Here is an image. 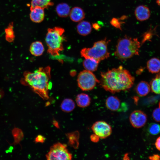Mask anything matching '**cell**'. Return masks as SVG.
Wrapping results in <instances>:
<instances>
[{
	"label": "cell",
	"mask_w": 160,
	"mask_h": 160,
	"mask_svg": "<svg viewBox=\"0 0 160 160\" xmlns=\"http://www.w3.org/2000/svg\"><path fill=\"white\" fill-rule=\"evenodd\" d=\"M100 86L112 93L128 90L133 85L135 78L122 66L105 72H101Z\"/></svg>",
	"instance_id": "cell-1"
},
{
	"label": "cell",
	"mask_w": 160,
	"mask_h": 160,
	"mask_svg": "<svg viewBox=\"0 0 160 160\" xmlns=\"http://www.w3.org/2000/svg\"><path fill=\"white\" fill-rule=\"evenodd\" d=\"M51 70V68L47 66L39 68L33 72L26 71L24 74L26 84L44 100L49 98Z\"/></svg>",
	"instance_id": "cell-2"
},
{
	"label": "cell",
	"mask_w": 160,
	"mask_h": 160,
	"mask_svg": "<svg viewBox=\"0 0 160 160\" xmlns=\"http://www.w3.org/2000/svg\"><path fill=\"white\" fill-rule=\"evenodd\" d=\"M141 45L137 38H132L125 35L118 39L114 55L120 60H126L139 55Z\"/></svg>",
	"instance_id": "cell-3"
},
{
	"label": "cell",
	"mask_w": 160,
	"mask_h": 160,
	"mask_svg": "<svg viewBox=\"0 0 160 160\" xmlns=\"http://www.w3.org/2000/svg\"><path fill=\"white\" fill-rule=\"evenodd\" d=\"M64 31L63 28L57 27L47 30L45 39L48 48L47 52L53 56H59L60 52L63 49Z\"/></svg>",
	"instance_id": "cell-4"
},
{
	"label": "cell",
	"mask_w": 160,
	"mask_h": 160,
	"mask_svg": "<svg viewBox=\"0 0 160 160\" xmlns=\"http://www.w3.org/2000/svg\"><path fill=\"white\" fill-rule=\"evenodd\" d=\"M110 41L106 38L94 43L90 48H85L81 51V55L85 58H92L100 62L109 57L108 46Z\"/></svg>",
	"instance_id": "cell-5"
},
{
	"label": "cell",
	"mask_w": 160,
	"mask_h": 160,
	"mask_svg": "<svg viewBox=\"0 0 160 160\" xmlns=\"http://www.w3.org/2000/svg\"><path fill=\"white\" fill-rule=\"evenodd\" d=\"M67 145L60 143H55L51 146L46 155L47 160H71L72 154L68 151Z\"/></svg>",
	"instance_id": "cell-6"
},
{
	"label": "cell",
	"mask_w": 160,
	"mask_h": 160,
	"mask_svg": "<svg viewBox=\"0 0 160 160\" xmlns=\"http://www.w3.org/2000/svg\"><path fill=\"white\" fill-rule=\"evenodd\" d=\"M79 87L83 91L92 89L100 80L92 72L86 70L82 71L79 74L77 79Z\"/></svg>",
	"instance_id": "cell-7"
},
{
	"label": "cell",
	"mask_w": 160,
	"mask_h": 160,
	"mask_svg": "<svg viewBox=\"0 0 160 160\" xmlns=\"http://www.w3.org/2000/svg\"><path fill=\"white\" fill-rule=\"evenodd\" d=\"M91 128L94 134L100 138H105L109 136L112 132L111 127L104 121L95 122L92 125Z\"/></svg>",
	"instance_id": "cell-8"
},
{
	"label": "cell",
	"mask_w": 160,
	"mask_h": 160,
	"mask_svg": "<svg viewBox=\"0 0 160 160\" xmlns=\"http://www.w3.org/2000/svg\"><path fill=\"white\" fill-rule=\"evenodd\" d=\"M129 119L132 126L135 128L143 126L147 120L146 114L140 110H135L130 115Z\"/></svg>",
	"instance_id": "cell-9"
},
{
	"label": "cell",
	"mask_w": 160,
	"mask_h": 160,
	"mask_svg": "<svg viewBox=\"0 0 160 160\" xmlns=\"http://www.w3.org/2000/svg\"><path fill=\"white\" fill-rule=\"evenodd\" d=\"M44 9L39 7L30 9V17L31 20L36 23H39L43 21L45 16Z\"/></svg>",
	"instance_id": "cell-10"
},
{
	"label": "cell",
	"mask_w": 160,
	"mask_h": 160,
	"mask_svg": "<svg viewBox=\"0 0 160 160\" xmlns=\"http://www.w3.org/2000/svg\"><path fill=\"white\" fill-rule=\"evenodd\" d=\"M135 14L137 20L140 21H143L149 18L150 12L147 7L143 5H140L136 8Z\"/></svg>",
	"instance_id": "cell-11"
},
{
	"label": "cell",
	"mask_w": 160,
	"mask_h": 160,
	"mask_svg": "<svg viewBox=\"0 0 160 160\" xmlns=\"http://www.w3.org/2000/svg\"><path fill=\"white\" fill-rule=\"evenodd\" d=\"M69 16L71 20L74 22L81 21L85 17V13L81 8L75 7L71 10Z\"/></svg>",
	"instance_id": "cell-12"
},
{
	"label": "cell",
	"mask_w": 160,
	"mask_h": 160,
	"mask_svg": "<svg viewBox=\"0 0 160 160\" xmlns=\"http://www.w3.org/2000/svg\"><path fill=\"white\" fill-rule=\"evenodd\" d=\"M120 100L119 98L114 96L109 97L105 101L107 108L113 111H116L119 110L120 107Z\"/></svg>",
	"instance_id": "cell-13"
},
{
	"label": "cell",
	"mask_w": 160,
	"mask_h": 160,
	"mask_svg": "<svg viewBox=\"0 0 160 160\" xmlns=\"http://www.w3.org/2000/svg\"><path fill=\"white\" fill-rule=\"evenodd\" d=\"M76 29L79 34L83 36L89 34L92 31V26L90 23L87 21H82L77 25Z\"/></svg>",
	"instance_id": "cell-14"
},
{
	"label": "cell",
	"mask_w": 160,
	"mask_h": 160,
	"mask_svg": "<svg viewBox=\"0 0 160 160\" xmlns=\"http://www.w3.org/2000/svg\"><path fill=\"white\" fill-rule=\"evenodd\" d=\"M150 85L147 82L145 81L140 82L136 87L137 94L141 97L146 95L150 92Z\"/></svg>",
	"instance_id": "cell-15"
},
{
	"label": "cell",
	"mask_w": 160,
	"mask_h": 160,
	"mask_svg": "<svg viewBox=\"0 0 160 160\" xmlns=\"http://www.w3.org/2000/svg\"><path fill=\"white\" fill-rule=\"evenodd\" d=\"M29 50L33 55L38 56L42 54L44 51V48L41 41H37L31 43L30 47Z\"/></svg>",
	"instance_id": "cell-16"
},
{
	"label": "cell",
	"mask_w": 160,
	"mask_h": 160,
	"mask_svg": "<svg viewBox=\"0 0 160 160\" xmlns=\"http://www.w3.org/2000/svg\"><path fill=\"white\" fill-rule=\"evenodd\" d=\"M147 68L151 73L159 72L160 71V60L155 57L150 59L147 62Z\"/></svg>",
	"instance_id": "cell-17"
},
{
	"label": "cell",
	"mask_w": 160,
	"mask_h": 160,
	"mask_svg": "<svg viewBox=\"0 0 160 160\" xmlns=\"http://www.w3.org/2000/svg\"><path fill=\"white\" fill-rule=\"evenodd\" d=\"M76 100L77 105L81 108L88 106L91 102V98L87 94L84 93L77 95Z\"/></svg>",
	"instance_id": "cell-18"
},
{
	"label": "cell",
	"mask_w": 160,
	"mask_h": 160,
	"mask_svg": "<svg viewBox=\"0 0 160 160\" xmlns=\"http://www.w3.org/2000/svg\"><path fill=\"white\" fill-rule=\"evenodd\" d=\"M56 11L59 16L65 17L69 15L71 10L69 6L67 4L62 3L57 5L56 7Z\"/></svg>",
	"instance_id": "cell-19"
},
{
	"label": "cell",
	"mask_w": 160,
	"mask_h": 160,
	"mask_svg": "<svg viewBox=\"0 0 160 160\" xmlns=\"http://www.w3.org/2000/svg\"><path fill=\"white\" fill-rule=\"evenodd\" d=\"M99 62L92 58H85L83 62V66L87 71L94 72L97 69Z\"/></svg>",
	"instance_id": "cell-20"
},
{
	"label": "cell",
	"mask_w": 160,
	"mask_h": 160,
	"mask_svg": "<svg viewBox=\"0 0 160 160\" xmlns=\"http://www.w3.org/2000/svg\"><path fill=\"white\" fill-rule=\"evenodd\" d=\"M75 107V104L74 101L69 98L64 99L60 105L62 110L67 113L72 111L74 109Z\"/></svg>",
	"instance_id": "cell-21"
},
{
	"label": "cell",
	"mask_w": 160,
	"mask_h": 160,
	"mask_svg": "<svg viewBox=\"0 0 160 160\" xmlns=\"http://www.w3.org/2000/svg\"><path fill=\"white\" fill-rule=\"evenodd\" d=\"M53 0H31L30 9L36 7H39L44 9L52 6Z\"/></svg>",
	"instance_id": "cell-22"
},
{
	"label": "cell",
	"mask_w": 160,
	"mask_h": 160,
	"mask_svg": "<svg viewBox=\"0 0 160 160\" xmlns=\"http://www.w3.org/2000/svg\"><path fill=\"white\" fill-rule=\"evenodd\" d=\"M150 85L152 92L156 94H160V72L152 79Z\"/></svg>",
	"instance_id": "cell-23"
},
{
	"label": "cell",
	"mask_w": 160,
	"mask_h": 160,
	"mask_svg": "<svg viewBox=\"0 0 160 160\" xmlns=\"http://www.w3.org/2000/svg\"><path fill=\"white\" fill-rule=\"evenodd\" d=\"M79 135L78 132H73L68 135L69 143L75 148H76L78 145Z\"/></svg>",
	"instance_id": "cell-24"
},
{
	"label": "cell",
	"mask_w": 160,
	"mask_h": 160,
	"mask_svg": "<svg viewBox=\"0 0 160 160\" xmlns=\"http://www.w3.org/2000/svg\"><path fill=\"white\" fill-rule=\"evenodd\" d=\"M5 31L7 41L9 42L12 41L15 37L12 23L9 24L8 27L5 29Z\"/></svg>",
	"instance_id": "cell-25"
},
{
	"label": "cell",
	"mask_w": 160,
	"mask_h": 160,
	"mask_svg": "<svg viewBox=\"0 0 160 160\" xmlns=\"http://www.w3.org/2000/svg\"><path fill=\"white\" fill-rule=\"evenodd\" d=\"M148 131L151 135H157L160 133V125L155 123H151L148 127Z\"/></svg>",
	"instance_id": "cell-26"
},
{
	"label": "cell",
	"mask_w": 160,
	"mask_h": 160,
	"mask_svg": "<svg viewBox=\"0 0 160 160\" xmlns=\"http://www.w3.org/2000/svg\"><path fill=\"white\" fill-rule=\"evenodd\" d=\"M124 22H120L119 19L113 17L110 21V23L111 25L114 27L122 30L121 24Z\"/></svg>",
	"instance_id": "cell-27"
},
{
	"label": "cell",
	"mask_w": 160,
	"mask_h": 160,
	"mask_svg": "<svg viewBox=\"0 0 160 160\" xmlns=\"http://www.w3.org/2000/svg\"><path fill=\"white\" fill-rule=\"evenodd\" d=\"M152 117L156 121L160 122V108H157L154 110L152 113Z\"/></svg>",
	"instance_id": "cell-28"
},
{
	"label": "cell",
	"mask_w": 160,
	"mask_h": 160,
	"mask_svg": "<svg viewBox=\"0 0 160 160\" xmlns=\"http://www.w3.org/2000/svg\"><path fill=\"white\" fill-rule=\"evenodd\" d=\"M152 37V33L149 31L145 33L143 35V39L141 43V45L145 41L149 40Z\"/></svg>",
	"instance_id": "cell-29"
},
{
	"label": "cell",
	"mask_w": 160,
	"mask_h": 160,
	"mask_svg": "<svg viewBox=\"0 0 160 160\" xmlns=\"http://www.w3.org/2000/svg\"><path fill=\"white\" fill-rule=\"evenodd\" d=\"M45 140V138L43 136L39 135L36 137L35 141L36 143H43Z\"/></svg>",
	"instance_id": "cell-30"
},
{
	"label": "cell",
	"mask_w": 160,
	"mask_h": 160,
	"mask_svg": "<svg viewBox=\"0 0 160 160\" xmlns=\"http://www.w3.org/2000/svg\"><path fill=\"white\" fill-rule=\"evenodd\" d=\"M91 140L93 142L96 143L99 140V137L95 134H92L90 136Z\"/></svg>",
	"instance_id": "cell-31"
},
{
	"label": "cell",
	"mask_w": 160,
	"mask_h": 160,
	"mask_svg": "<svg viewBox=\"0 0 160 160\" xmlns=\"http://www.w3.org/2000/svg\"><path fill=\"white\" fill-rule=\"evenodd\" d=\"M155 145L156 148L160 151V137L157 138Z\"/></svg>",
	"instance_id": "cell-32"
},
{
	"label": "cell",
	"mask_w": 160,
	"mask_h": 160,
	"mask_svg": "<svg viewBox=\"0 0 160 160\" xmlns=\"http://www.w3.org/2000/svg\"><path fill=\"white\" fill-rule=\"evenodd\" d=\"M150 159L153 160H159L160 159V156L157 154H155L149 157Z\"/></svg>",
	"instance_id": "cell-33"
},
{
	"label": "cell",
	"mask_w": 160,
	"mask_h": 160,
	"mask_svg": "<svg viewBox=\"0 0 160 160\" xmlns=\"http://www.w3.org/2000/svg\"><path fill=\"white\" fill-rule=\"evenodd\" d=\"M93 28L96 30H98L101 28V27L97 23H94L92 24Z\"/></svg>",
	"instance_id": "cell-34"
},
{
	"label": "cell",
	"mask_w": 160,
	"mask_h": 160,
	"mask_svg": "<svg viewBox=\"0 0 160 160\" xmlns=\"http://www.w3.org/2000/svg\"><path fill=\"white\" fill-rule=\"evenodd\" d=\"M156 2L158 5L160 6V0H156Z\"/></svg>",
	"instance_id": "cell-35"
}]
</instances>
